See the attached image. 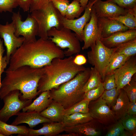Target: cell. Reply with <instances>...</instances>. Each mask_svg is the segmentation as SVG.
I'll return each mask as SVG.
<instances>
[{"instance_id": "6da1fadb", "label": "cell", "mask_w": 136, "mask_h": 136, "mask_svg": "<svg viewBox=\"0 0 136 136\" xmlns=\"http://www.w3.org/2000/svg\"><path fill=\"white\" fill-rule=\"evenodd\" d=\"M64 52L51 40L40 38L23 43L11 56L7 69L14 70L24 65L41 68L55 58H63Z\"/></svg>"}, {"instance_id": "7a4b0ae2", "label": "cell", "mask_w": 136, "mask_h": 136, "mask_svg": "<svg viewBox=\"0 0 136 136\" xmlns=\"http://www.w3.org/2000/svg\"><path fill=\"white\" fill-rule=\"evenodd\" d=\"M6 76L1 82L0 98H3L11 91L18 90L20 96L24 100L32 99L38 95L39 82L43 73V67L34 68L24 65L13 70L7 69Z\"/></svg>"}, {"instance_id": "3957f363", "label": "cell", "mask_w": 136, "mask_h": 136, "mask_svg": "<svg viewBox=\"0 0 136 136\" xmlns=\"http://www.w3.org/2000/svg\"><path fill=\"white\" fill-rule=\"evenodd\" d=\"M74 57L72 56L65 58H55L50 64L43 67V74L38 84V94L57 87L86 69L83 65L75 63Z\"/></svg>"}, {"instance_id": "277c9868", "label": "cell", "mask_w": 136, "mask_h": 136, "mask_svg": "<svg viewBox=\"0 0 136 136\" xmlns=\"http://www.w3.org/2000/svg\"><path fill=\"white\" fill-rule=\"evenodd\" d=\"M90 71V68H86L72 79L49 90L53 100L66 109L83 99V88L89 78Z\"/></svg>"}, {"instance_id": "5b68a950", "label": "cell", "mask_w": 136, "mask_h": 136, "mask_svg": "<svg viewBox=\"0 0 136 136\" xmlns=\"http://www.w3.org/2000/svg\"><path fill=\"white\" fill-rule=\"evenodd\" d=\"M31 15L37 22L38 26V36L40 38L48 39V31L55 27L59 29L63 27L60 22L61 14L53 6L49 3L44 9L35 10L31 12Z\"/></svg>"}, {"instance_id": "8992f818", "label": "cell", "mask_w": 136, "mask_h": 136, "mask_svg": "<svg viewBox=\"0 0 136 136\" xmlns=\"http://www.w3.org/2000/svg\"><path fill=\"white\" fill-rule=\"evenodd\" d=\"M63 27L59 29L53 27L47 32L48 39L61 49H67L64 51L65 56H70L80 53L81 46L75 33Z\"/></svg>"}, {"instance_id": "52a82bcc", "label": "cell", "mask_w": 136, "mask_h": 136, "mask_svg": "<svg viewBox=\"0 0 136 136\" xmlns=\"http://www.w3.org/2000/svg\"><path fill=\"white\" fill-rule=\"evenodd\" d=\"M90 48L91 50L87 53L88 62L98 71L103 81L106 69L113 57L114 48L106 47L99 38Z\"/></svg>"}, {"instance_id": "ba28073f", "label": "cell", "mask_w": 136, "mask_h": 136, "mask_svg": "<svg viewBox=\"0 0 136 136\" xmlns=\"http://www.w3.org/2000/svg\"><path fill=\"white\" fill-rule=\"evenodd\" d=\"M11 19L15 27V35L17 37L22 36L24 39L23 43L34 42L37 40L38 26L36 20L30 14H28L26 20L23 21L19 11L13 12Z\"/></svg>"}, {"instance_id": "9c48e42d", "label": "cell", "mask_w": 136, "mask_h": 136, "mask_svg": "<svg viewBox=\"0 0 136 136\" xmlns=\"http://www.w3.org/2000/svg\"><path fill=\"white\" fill-rule=\"evenodd\" d=\"M21 94L19 90H14L3 98L4 105L0 110V120L6 122L11 117L16 115L21 110L31 103L32 99H21Z\"/></svg>"}, {"instance_id": "30bf717a", "label": "cell", "mask_w": 136, "mask_h": 136, "mask_svg": "<svg viewBox=\"0 0 136 136\" xmlns=\"http://www.w3.org/2000/svg\"><path fill=\"white\" fill-rule=\"evenodd\" d=\"M89 109V113L93 119L103 125H112L117 121L114 113L101 97L90 101Z\"/></svg>"}, {"instance_id": "8fae6325", "label": "cell", "mask_w": 136, "mask_h": 136, "mask_svg": "<svg viewBox=\"0 0 136 136\" xmlns=\"http://www.w3.org/2000/svg\"><path fill=\"white\" fill-rule=\"evenodd\" d=\"M15 28L13 22H7L5 25L0 24V37L4 41L6 50L7 61L9 64L11 55L23 44V37H17L15 35Z\"/></svg>"}, {"instance_id": "7c38bea8", "label": "cell", "mask_w": 136, "mask_h": 136, "mask_svg": "<svg viewBox=\"0 0 136 136\" xmlns=\"http://www.w3.org/2000/svg\"><path fill=\"white\" fill-rule=\"evenodd\" d=\"M94 0H90L85 8L83 15L77 19L70 20L61 15L60 22L62 26L74 32L80 41H83V32L84 27L89 21Z\"/></svg>"}, {"instance_id": "4fadbf2b", "label": "cell", "mask_w": 136, "mask_h": 136, "mask_svg": "<svg viewBox=\"0 0 136 136\" xmlns=\"http://www.w3.org/2000/svg\"><path fill=\"white\" fill-rule=\"evenodd\" d=\"M136 73V58L133 56L114 71L116 89L119 90L122 88L129 83Z\"/></svg>"}, {"instance_id": "5bb4252c", "label": "cell", "mask_w": 136, "mask_h": 136, "mask_svg": "<svg viewBox=\"0 0 136 136\" xmlns=\"http://www.w3.org/2000/svg\"><path fill=\"white\" fill-rule=\"evenodd\" d=\"M92 8L98 18H113L125 14L128 10L113 2L101 0H94Z\"/></svg>"}, {"instance_id": "9a60e30c", "label": "cell", "mask_w": 136, "mask_h": 136, "mask_svg": "<svg viewBox=\"0 0 136 136\" xmlns=\"http://www.w3.org/2000/svg\"><path fill=\"white\" fill-rule=\"evenodd\" d=\"M97 25L98 36L100 40L116 32L129 29L119 21L109 18H98Z\"/></svg>"}, {"instance_id": "2e32d148", "label": "cell", "mask_w": 136, "mask_h": 136, "mask_svg": "<svg viewBox=\"0 0 136 136\" xmlns=\"http://www.w3.org/2000/svg\"><path fill=\"white\" fill-rule=\"evenodd\" d=\"M97 19L98 17L92 8L90 20L85 25L83 30V41L84 44L82 48V50L90 47L97 39L99 38Z\"/></svg>"}, {"instance_id": "e0dca14e", "label": "cell", "mask_w": 136, "mask_h": 136, "mask_svg": "<svg viewBox=\"0 0 136 136\" xmlns=\"http://www.w3.org/2000/svg\"><path fill=\"white\" fill-rule=\"evenodd\" d=\"M136 39V29L116 32L105 38L100 39L104 45L110 48H113L128 41Z\"/></svg>"}, {"instance_id": "ac0fdd59", "label": "cell", "mask_w": 136, "mask_h": 136, "mask_svg": "<svg viewBox=\"0 0 136 136\" xmlns=\"http://www.w3.org/2000/svg\"><path fill=\"white\" fill-rule=\"evenodd\" d=\"M16 115L17 117L11 124L17 125L20 124L25 123L28 125L30 128H32L40 123L52 122L35 111L22 112H19Z\"/></svg>"}, {"instance_id": "d6986e66", "label": "cell", "mask_w": 136, "mask_h": 136, "mask_svg": "<svg viewBox=\"0 0 136 136\" xmlns=\"http://www.w3.org/2000/svg\"><path fill=\"white\" fill-rule=\"evenodd\" d=\"M97 121L93 119L88 122L71 127H65L64 131L73 132L79 136H98L101 134Z\"/></svg>"}, {"instance_id": "ffe728a7", "label": "cell", "mask_w": 136, "mask_h": 136, "mask_svg": "<svg viewBox=\"0 0 136 136\" xmlns=\"http://www.w3.org/2000/svg\"><path fill=\"white\" fill-rule=\"evenodd\" d=\"M41 128L35 130L28 128L27 136H57L64 131L65 126L63 122H51L43 123Z\"/></svg>"}, {"instance_id": "44dd1931", "label": "cell", "mask_w": 136, "mask_h": 136, "mask_svg": "<svg viewBox=\"0 0 136 136\" xmlns=\"http://www.w3.org/2000/svg\"><path fill=\"white\" fill-rule=\"evenodd\" d=\"M65 110L62 105L53 100L40 114L52 122H62Z\"/></svg>"}, {"instance_id": "7402d4cb", "label": "cell", "mask_w": 136, "mask_h": 136, "mask_svg": "<svg viewBox=\"0 0 136 136\" xmlns=\"http://www.w3.org/2000/svg\"><path fill=\"white\" fill-rule=\"evenodd\" d=\"M53 101L49 91L42 92L29 105L22 109L23 112L35 111L40 113L45 109Z\"/></svg>"}, {"instance_id": "603a6c76", "label": "cell", "mask_w": 136, "mask_h": 136, "mask_svg": "<svg viewBox=\"0 0 136 136\" xmlns=\"http://www.w3.org/2000/svg\"><path fill=\"white\" fill-rule=\"evenodd\" d=\"M130 101L123 88L120 89L115 104L111 108L117 120L127 115Z\"/></svg>"}, {"instance_id": "cb8c5ba5", "label": "cell", "mask_w": 136, "mask_h": 136, "mask_svg": "<svg viewBox=\"0 0 136 136\" xmlns=\"http://www.w3.org/2000/svg\"><path fill=\"white\" fill-rule=\"evenodd\" d=\"M93 119L89 113H75L64 115L62 122L65 127H68L86 123Z\"/></svg>"}, {"instance_id": "d4e9b609", "label": "cell", "mask_w": 136, "mask_h": 136, "mask_svg": "<svg viewBox=\"0 0 136 136\" xmlns=\"http://www.w3.org/2000/svg\"><path fill=\"white\" fill-rule=\"evenodd\" d=\"M0 133L3 136H9L13 134H18V136H27L28 128L24 125L8 124L0 120Z\"/></svg>"}, {"instance_id": "484cf974", "label": "cell", "mask_w": 136, "mask_h": 136, "mask_svg": "<svg viewBox=\"0 0 136 136\" xmlns=\"http://www.w3.org/2000/svg\"><path fill=\"white\" fill-rule=\"evenodd\" d=\"M130 57L122 54H113L105 72V76L114 74L115 71L123 65Z\"/></svg>"}, {"instance_id": "4316f807", "label": "cell", "mask_w": 136, "mask_h": 136, "mask_svg": "<svg viewBox=\"0 0 136 136\" xmlns=\"http://www.w3.org/2000/svg\"><path fill=\"white\" fill-rule=\"evenodd\" d=\"M110 18L119 21L129 29H136V9L128 10L125 14Z\"/></svg>"}, {"instance_id": "83f0119b", "label": "cell", "mask_w": 136, "mask_h": 136, "mask_svg": "<svg viewBox=\"0 0 136 136\" xmlns=\"http://www.w3.org/2000/svg\"><path fill=\"white\" fill-rule=\"evenodd\" d=\"M114 54H122L131 57L136 54V39L128 41L114 48Z\"/></svg>"}, {"instance_id": "f1b7e54d", "label": "cell", "mask_w": 136, "mask_h": 136, "mask_svg": "<svg viewBox=\"0 0 136 136\" xmlns=\"http://www.w3.org/2000/svg\"><path fill=\"white\" fill-rule=\"evenodd\" d=\"M103 82L101 78L98 71L94 67L90 68V76L84 85L83 91L85 93L98 87Z\"/></svg>"}, {"instance_id": "f546056e", "label": "cell", "mask_w": 136, "mask_h": 136, "mask_svg": "<svg viewBox=\"0 0 136 136\" xmlns=\"http://www.w3.org/2000/svg\"><path fill=\"white\" fill-rule=\"evenodd\" d=\"M84 9L77 0H73L68 6L64 17L70 20L79 18Z\"/></svg>"}, {"instance_id": "4dcf8cb0", "label": "cell", "mask_w": 136, "mask_h": 136, "mask_svg": "<svg viewBox=\"0 0 136 136\" xmlns=\"http://www.w3.org/2000/svg\"><path fill=\"white\" fill-rule=\"evenodd\" d=\"M90 102L87 99H83L69 108L65 109L64 115H69L75 113H89Z\"/></svg>"}, {"instance_id": "1f68e13d", "label": "cell", "mask_w": 136, "mask_h": 136, "mask_svg": "<svg viewBox=\"0 0 136 136\" xmlns=\"http://www.w3.org/2000/svg\"><path fill=\"white\" fill-rule=\"evenodd\" d=\"M120 89L116 88L109 90H105L101 96L111 108L115 104Z\"/></svg>"}, {"instance_id": "d6a6232c", "label": "cell", "mask_w": 136, "mask_h": 136, "mask_svg": "<svg viewBox=\"0 0 136 136\" xmlns=\"http://www.w3.org/2000/svg\"><path fill=\"white\" fill-rule=\"evenodd\" d=\"M121 120L124 129L128 131L131 135H135L136 115H127Z\"/></svg>"}, {"instance_id": "836d02e7", "label": "cell", "mask_w": 136, "mask_h": 136, "mask_svg": "<svg viewBox=\"0 0 136 136\" xmlns=\"http://www.w3.org/2000/svg\"><path fill=\"white\" fill-rule=\"evenodd\" d=\"M112 125L108 130L106 136H126L131 135L126 132L122 123L121 120Z\"/></svg>"}, {"instance_id": "e575fe53", "label": "cell", "mask_w": 136, "mask_h": 136, "mask_svg": "<svg viewBox=\"0 0 136 136\" xmlns=\"http://www.w3.org/2000/svg\"><path fill=\"white\" fill-rule=\"evenodd\" d=\"M122 88L125 92L130 101L136 102V74L132 76L130 81Z\"/></svg>"}, {"instance_id": "d590c367", "label": "cell", "mask_w": 136, "mask_h": 136, "mask_svg": "<svg viewBox=\"0 0 136 136\" xmlns=\"http://www.w3.org/2000/svg\"><path fill=\"white\" fill-rule=\"evenodd\" d=\"M104 90L102 82L97 87L85 92L83 95V99L90 101L96 100L101 96Z\"/></svg>"}, {"instance_id": "8d00e7d4", "label": "cell", "mask_w": 136, "mask_h": 136, "mask_svg": "<svg viewBox=\"0 0 136 136\" xmlns=\"http://www.w3.org/2000/svg\"><path fill=\"white\" fill-rule=\"evenodd\" d=\"M18 6L17 0H0V14L3 12L13 13V9Z\"/></svg>"}, {"instance_id": "74e56055", "label": "cell", "mask_w": 136, "mask_h": 136, "mask_svg": "<svg viewBox=\"0 0 136 136\" xmlns=\"http://www.w3.org/2000/svg\"><path fill=\"white\" fill-rule=\"evenodd\" d=\"M3 41L0 37V90L1 86L2 75L8 65L6 55L3 56L5 50L3 46Z\"/></svg>"}, {"instance_id": "f35d334b", "label": "cell", "mask_w": 136, "mask_h": 136, "mask_svg": "<svg viewBox=\"0 0 136 136\" xmlns=\"http://www.w3.org/2000/svg\"><path fill=\"white\" fill-rule=\"evenodd\" d=\"M114 3L125 9L132 10L136 9V0H107Z\"/></svg>"}, {"instance_id": "ab89813d", "label": "cell", "mask_w": 136, "mask_h": 136, "mask_svg": "<svg viewBox=\"0 0 136 136\" xmlns=\"http://www.w3.org/2000/svg\"><path fill=\"white\" fill-rule=\"evenodd\" d=\"M51 2L61 15L64 17L67 7L70 4L69 1L68 0H52Z\"/></svg>"}, {"instance_id": "60d3db41", "label": "cell", "mask_w": 136, "mask_h": 136, "mask_svg": "<svg viewBox=\"0 0 136 136\" xmlns=\"http://www.w3.org/2000/svg\"><path fill=\"white\" fill-rule=\"evenodd\" d=\"M52 0H32L29 11L31 13L32 11L36 10L44 9L48 4L51 2Z\"/></svg>"}, {"instance_id": "b9f144b4", "label": "cell", "mask_w": 136, "mask_h": 136, "mask_svg": "<svg viewBox=\"0 0 136 136\" xmlns=\"http://www.w3.org/2000/svg\"><path fill=\"white\" fill-rule=\"evenodd\" d=\"M103 83L105 90H109L116 88V85L114 74L105 76Z\"/></svg>"}, {"instance_id": "7bdbcfd3", "label": "cell", "mask_w": 136, "mask_h": 136, "mask_svg": "<svg viewBox=\"0 0 136 136\" xmlns=\"http://www.w3.org/2000/svg\"><path fill=\"white\" fill-rule=\"evenodd\" d=\"M18 6L24 12L29 11L30 6L32 0H17Z\"/></svg>"}, {"instance_id": "ee69618b", "label": "cell", "mask_w": 136, "mask_h": 136, "mask_svg": "<svg viewBox=\"0 0 136 136\" xmlns=\"http://www.w3.org/2000/svg\"><path fill=\"white\" fill-rule=\"evenodd\" d=\"M87 60L85 57L82 54H78L75 57L74 62L76 64L79 65H82L85 64Z\"/></svg>"}, {"instance_id": "f6af8a7d", "label": "cell", "mask_w": 136, "mask_h": 136, "mask_svg": "<svg viewBox=\"0 0 136 136\" xmlns=\"http://www.w3.org/2000/svg\"><path fill=\"white\" fill-rule=\"evenodd\" d=\"M127 115H136V102H130L127 111Z\"/></svg>"}, {"instance_id": "bcb514c9", "label": "cell", "mask_w": 136, "mask_h": 136, "mask_svg": "<svg viewBox=\"0 0 136 136\" xmlns=\"http://www.w3.org/2000/svg\"><path fill=\"white\" fill-rule=\"evenodd\" d=\"M67 133L62 134H59L58 136H78L76 133L73 132H69Z\"/></svg>"}, {"instance_id": "7dc6e473", "label": "cell", "mask_w": 136, "mask_h": 136, "mask_svg": "<svg viewBox=\"0 0 136 136\" xmlns=\"http://www.w3.org/2000/svg\"><path fill=\"white\" fill-rule=\"evenodd\" d=\"M89 1V0H80L79 3L81 6L85 8Z\"/></svg>"}, {"instance_id": "c3c4849f", "label": "cell", "mask_w": 136, "mask_h": 136, "mask_svg": "<svg viewBox=\"0 0 136 136\" xmlns=\"http://www.w3.org/2000/svg\"><path fill=\"white\" fill-rule=\"evenodd\" d=\"M0 136H3V135L0 133Z\"/></svg>"}, {"instance_id": "681fc988", "label": "cell", "mask_w": 136, "mask_h": 136, "mask_svg": "<svg viewBox=\"0 0 136 136\" xmlns=\"http://www.w3.org/2000/svg\"><path fill=\"white\" fill-rule=\"evenodd\" d=\"M78 2H79L80 1V0H77Z\"/></svg>"}]
</instances>
